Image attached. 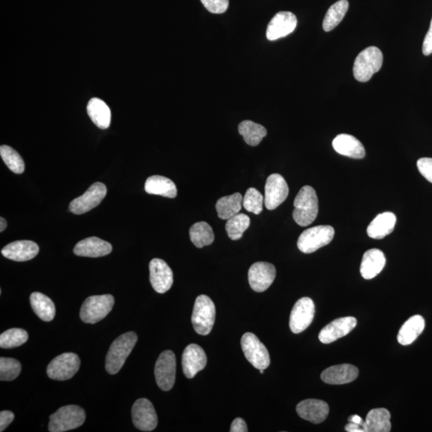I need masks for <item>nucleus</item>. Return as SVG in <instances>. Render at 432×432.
Instances as JSON below:
<instances>
[{
  "mask_svg": "<svg viewBox=\"0 0 432 432\" xmlns=\"http://www.w3.org/2000/svg\"><path fill=\"white\" fill-rule=\"evenodd\" d=\"M14 415L10 411H2L0 412V431H3L12 424Z\"/></svg>",
  "mask_w": 432,
  "mask_h": 432,
  "instance_id": "nucleus-43",
  "label": "nucleus"
},
{
  "mask_svg": "<svg viewBox=\"0 0 432 432\" xmlns=\"http://www.w3.org/2000/svg\"><path fill=\"white\" fill-rule=\"evenodd\" d=\"M208 11L213 14H223L229 7V0H200Z\"/></svg>",
  "mask_w": 432,
  "mask_h": 432,
  "instance_id": "nucleus-41",
  "label": "nucleus"
},
{
  "mask_svg": "<svg viewBox=\"0 0 432 432\" xmlns=\"http://www.w3.org/2000/svg\"><path fill=\"white\" fill-rule=\"evenodd\" d=\"M190 239L195 246L202 248L214 242L213 228L206 222H199L191 226L189 230Z\"/></svg>",
  "mask_w": 432,
  "mask_h": 432,
  "instance_id": "nucleus-34",
  "label": "nucleus"
},
{
  "mask_svg": "<svg viewBox=\"0 0 432 432\" xmlns=\"http://www.w3.org/2000/svg\"><path fill=\"white\" fill-rule=\"evenodd\" d=\"M345 430L348 432H368L367 427L349 422L345 426Z\"/></svg>",
  "mask_w": 432,
  "mask_h": 432,
  "instance_id": "nucleus-46",
  "label": "nucleus"
},
{
  "mask_svg": "<svg viewBox=\"0 0 432 432\" xmlns=\"http://www.w3.org/2000/svg\"><path fill=\"white\" fill-rule=\"evenodd\" d=\"M80 367V359L75 353L67 352L53 359L47 368L48 377L64 381L75 376Z\"/></svg>",
  "mask_w": 432,
  "mask_h": 432,
  "instance_id": "nucleus-9",
  "label": "nucleus"
},
{
  "mask_svg": "<svg viewBox=\"0 0 432 432\" xmlns=\"http://www.w3.org/2000/svg\"><path fill=\"white\" fill-rule=\"evenodd\" d=\"M215 320V306L213 301L205 295L197 297L191 316V323L196 333L208 335L213 328Z\"/></svg>",
  "mask_w": 432,
  "mask_h": 432,
  "instance_id": "nucleus-5",
  "label": "nucleus"
},
{
  "mask_svg": "<svg viewBox=\"0 0 432 432\" xmlns=\"http://www.w3.org/2000/svg\"><path fill=\"white\" fill-rule=\"evenodd\" d=\"M315 316V304L309 297L301 298L293 307L289 325L293 333L299 334L311 324Z\"/></svg>",
  "mask_w": 432,
  "mask_h": 432,
  "instance_id": "nucleus-11",
  "label": "nucleus"
},
{
  "mask_svg": "<svg viewBox=\"0 0 432 432\" xmlns=\"http://www.w3.org/2000/svg\"><path fill=\"white\" fill-rule=\"evenodd\" d=\"M297 26V18L290 12H280L268 23L267 38L274 41L290 35Z\"/></svg>",
  "mask_w": 432,
  "mask_h": 432,
  "instance_id": "nucleus-16",
  "label": "nucleus"
},
{
  "mask_svg": "<svg viewBox=\"0 0 432 432\" xmlns=\"http://www.w3.org/2000/svg\"><path fill=\"white\" fill-rule=\"evenodd\" d=\"M417 167L420 174L432 184V158H420L417 161Z\"/></svg>",
  "mask_w": 432,
  "mask_h": 432,
  "instance_id": "nucleus-42",
  "label": "nucleus"
},
{
  "mask_svg": "<svg viewBox=\"0 0 432 432\" xmlns=\"http://www.w3.org/2000/svg\"><path fill=\"white\" fill-rule=\"evenodd\" d=\"M383 56L376 47H369L357 56L353 66V74L355 80L365 83L372 79L381 69Z\"/></svg>",
  "mask_w": 432,
  "mask_h": 432,
  "instance_id": "nucleus-3",
  "label": "nucleus"
},
{
  "mask_svg": "<svg viewBox=\"0 0 432 432\" xmlns=\"http://www.w3.org/2000/svg\"><path fill=\"white\" fill-rule=\"evenodd\" d=\"M0 222H1V223H0V225H1V227H0V232H3V230L5 229H6V228H7V225H8L7 221H6V219H5L3 217H1V218H0Z\"/></svg>",
  "mask_w": 432,
  "mask_h": 432,
  "instance_id": "nucleus-48",
  "label": "nucleus"
},
{
  "mask_svg": "<svg viewBox=\"0 0 432 432\" xmlns=\"http://www.w3.org/2000/svg\"><path fill=\"white\" fill-rule=\"evenodd\" d=\"M349 8L348 0H339L331 6L323 22V28L325 32L333 31L343 21Z\"/></svg>",
  "mask_w": 432,
  "mask_h": 432,
  "instance_id": "nucleus-35",
  "label": "nucleus"
},
{
  "mask_svg": "<svg viewBox=\"0 0 432 432\" xmlns=\"http://www.w3.org/2000/svg\"><path fill=\"white\" fill-rule=\"evenodd\" d=\"M107 195V187L102 182H95L84 195L72 200L69 205L71 213L82 215L88 213L99 205Z\"/></svg>",
  "mask_w": 432,
  "mask_h": 432,
  "instance_id": "nucleus-12",
  "label": "nucleus"
},
{
  "mask_svg": "<svg viewBox=\"0 0 432 432\" xmlns=\"http://www.w3.org/2000/svg\"><path fill=\"white\" fill-rule=\"evenodd\" d=\"M149 270L154 290L160 294L170 290L173 285V272L165 261L160 259H153L149 264Z\"/></svg>",
  "mask_w": 432,
  "mask_h": 432,
  "instance_id": "nucleus-17",
  "label": "nucleus"
},
{
  "mask_svg": "<svg viewBox=\"0 0 432 432\" xmlns=\"http://www.w3.org/2000/svg\"><path fill=\"white\" fill-rule=\"evenodd\" d=\"M334 150L339 155L352 158H363L366 153L361 142L348 134H340L333 142Z\"/></svg>",
  "mask_w": 432,
  "mask_h": 432,
  "instance_id": "nucleus-25",
  "label": "nucleus"
},
{
  "mask_svg": "<svg viewBox=\"0 0 432 432\" xmlns=\"http://www.w3.org/2000/svg\"><path fill=\"white\" fill-rule=\"evenodd\" d=\"M348 422H355V424H358L363 426H366V422H365L361 417L358 415L350 416L348 418ZM368 429V427H367Z\"/></svg>",
  "mask_w": 432,
  "mask_h": 432,
  "instance_id": "nucleus-47",
  "label": "nucleus"
},
{
  "mask_svg": "<svg viewBox=\"0 0 432 432\" xmlns=\"http://www.w3.org/2000/svg\"><path fill=\"white\" fill-rule=\"evenodd\" d=\"M293 218L298 225L307 227L313 223L319 213V201L316 192L311 186L302 187L294 201Z\"/></svg>",
  "mask_w": 432,
  "mask_h": 432,
  "instance_id": "nucleus-1",
  "label": "nucleus"
},
{
  "mask_svg": "<svg viewBox=\"0 0 432 432\" xmlns=\"http://www.w3.org/2000/svg\"><path fill=\"white\" fill-rule=\"evenodd\" d=\"M176 374V359L174 352H163L156 363L155 376L158 387L167 392L174 386Z\"/></svg>",
  "mask_w": 432,
  "mask_h": 432,
  "instance_id": "nucleus-10",
  "label": "nucleus"
},
{
  "mask_svg": "<svg viewBox=\"0 0 432 432\" xmlns=\"http://www.w3.org/2000/svg\"><path fill=\"white\" fill-rule=\"evenodd\" d=\"M88 113L93 122L101 129H107L110 124L112 113L108 106L102 99L93 98L88 104Z\"/></svg>",
  "mask_w": 432,
  "mask_h": 432,
  "instance_id": "nucleus-29",
  "label": "nucleus"
},
{
  "mask_svg": "<svg viewBox=\"0 0 432 432\" xmlns=\"http://www.w3.org/2000/svg\"><path fill=\"white\" fill-rule=\"evenodd\" d=\"M243 200V197L239 192L218 200L215 208L219 217L222 219H228L238 214L242 208Z\"/></svg>",
  "mask_w": 432,
  "mask_h": 432,
  "instance_id": "nucleus-32",
  "label": "nucleus"
},
{
  "mask_svg": "<svg viewBox=\"0 0 432 432\" xmlns=\"http://www.w3.org/2000/svg\"><path fill=\"white\" fill-rule=\"evenodd\" d=\"M86 419L83 408L76 405L62 407L51 415L48 429L51 432H64L84 424Z\"/></svg>",
  "mask_w": 432,
  "mask_h": 432,
  "instance_id": "nucleus-4",
  "label": "nucleus"
},
{
  "mask_svg": "<svg viewBox=\"0 0 432 432\" xmlns=\"http://www.w3.org/2000/svg\"><path fill=\"white\" fill-rule=\"evenodd\" d=\"M263 202L264 197L261 192L251 187V189H248L243 197V205L249 213L259 215L263 211Z\"/></svg>",
  "mask_w": 432,
  "mask_h": 432,
  "instance_id": "nucleus-40",
  "label": "nucleus"
},
{
  "mask_svg": "<svg viewBox=\"0 0 432 432\" xmlns=\"http://www.w3.org/2000/svg\"><path fill=\"white\" fill-rule=\"evenodd\" d=\"M0 156H1L5 165L14 173L22 174L25 170V165H24L23 158L12 147L7 145L0 147Z\"/></svg>",
  "mask_w": 432,
  "mask_h": 432,
  "instance_id": "nucleus-38",
  "label": "nucleus"
},
{
  "mask_svg": "<svg viewBox=\"0 0 432 432\" xmlns=\"http://www.w3.org/2000/svg\"><path fill=\"white\" fill-rule=\"evenodd\" d=\"M28 339V334L21 328H12L0 335V348L10 349L19 347L25 344Z\"/></svg>",
  "mask_w": 432,
  "mask_h": 432,
  "instance_id": "nucleus-37",
  "label": "nucleus"
},
{
  "mask_svg": "<svg viewBox=\"0 0 432 432\" xmlns=\"http://www.w3.org/2000/svg\"><path fill=\"white\" fill-rule=\"evenodd\" d=\"M276 276V270L273 264L267 262L254 263L249 269V285L253 291L263 292L272 285Z\"/></svg>",
  "mask_w": 432,
  "mask_h": 432,
  "instance_id": "nucleus-15",
  "label": "nucleus"
},
{
  "mask_svg": "<svg viewBox=\"0 0 432 432\" xmlns=\"http://www.w3.org/2000/svg\"><path fill=\"white\" fill-rule=\"evenodd\" d=\"M134 427L142 431H152L158 424V416L155 407L147 398H139L134 402L132 410Z\"/></svg>",
  "mask_w": 432,
  "mask_h": 432,
  "instance_id": "nucleus-13",
  "label": "nucleus"
},
{
  "mask_svg": "<svg viewBox=\"0 0 432 432\" xmlns=\"http://www.w3.org/2000/svg\"><path fill=\"white\" fill-rule=\"evenodd\" d=\"M145 191L151 195H161L167 198H175L177 189L175 182L168 178L161 176H152L147 178Z\"/></svg>",
  "mask_w": 432,
  "mask_h": 432,
  "instance_id": "nucleus-28",
  "label": "nucleus"
},
{
  "mask_svg": "<svg viewBox=\"0 0 432 432\" xmlns=\"http://www.w3.org/2000/svg\"><path fill=\"white\" fill-rule=\"evenodd\" d=\"M296 411L302 419L318 424L328 418L329 406L323 400L309 398L298 403Z\"/></svg>",
  "mask_w": 432,
  "mask_h": 432,
  "instance_id": "nucleus-20",
  "label": "nucleus"
},
{
  "mask_svg": "<svg viewBox=\"0 0 432 432\" xmlns=\"http://www.w3.org/2000/svg\"><path fill=\"white\" fill-rule=\"evenodd\" d=\"M40 248L31 240H19L7 245L2 249L4 257L16 262H25L35 258Z\"/></svg>",
  "mask_w": 432,
  "mask_h": 432,
  "instance_id": "nucleus-21",
  "label": "nucleus"
},
{
  "mask_svg": "<svg viewBox=\"0 0 432 432\" xmlns=\"http://www.w3.org/2000/svg\"><path fill=\"white\" fill-rule=\"evenodd\" d=\"M289 194V187L285 178L280 174H272L267 178L265 185L264 204L267 210H275L281 205Z\"/></svg>",
  "mask_w": 432,
  "mask_h": 432,
  "instance_id": "nucleus-14",
  "label": "nucleus"
},
{
  "mask_svg": "<svg viewBox=\"0 0 432 432\" xmlns=\"http://www.w3.org/2000/svg\"><path fill=\"white\" fill-rule=\"evenodd\" d=\"M396 224V216L392 213L379 214L369 224L367 232L369 237L374 239H382L390 235Z\"/></svg>",
  "mask_w": 432,
  "mask_h": 432,
  "instance_id": "nucleus-26",
  "label": "nucleus"
},
{
  "mask_svg": "<svg viewBox=\"0 0 432 432\" xmlns=\"http://www.w3.org/2000/svg\"><path fill=\"white\" fill-rule=\"evenodd\" d=\"M357 320L355 317L348 316L336 319L321 330L319 339L321 343L329 344L348 335L355 326Z\"/></svg>",
  "mask_w": 432,
  "mask_h": 432,
  "instance_id": "nucleus-18",
  "label": "nucleus"
},
{
  "mask_svg": "<svg viewBox=\"0 0 432 432\" xmlns=\"http://www.w3.org/2000/svg\"><path fill=\"white\" fill-rule=\"evenodd\" d=\"M230 432H247L248 431L246 422L242 418H237L230 425Z\"/></svg>",
  "mask_w": 432,
  "mask_h": 432,
  "instance_id": "nucleus-45",
  "label": "nucleus"
},
{
  "mask_svg": "<svg viewBox=\"0 0 432 432\" xmlns=\"http://www.w3.org/2000/svg\"><path fill=\"white\" fill-rule=\"evenodd\" d=\"M30 302L32 309L38 318L45 322H50L55 318L56 306L49 297L40 292H33Z\"/></svg>",
  "mask_w": 432,
  "mask_h": 432,
  "instance_id": "nucleus-30",
  "label": "nucleus"
},
{
  "mask_svg": "<svg viewBox=\"0 0 432 432\" xmlns=\"http://www.w3.org/2000/svg\"><path fill=\"white\" fill-rule=\"evenodd\" d=\"M424 328L425 321L421 315L411 317L398 331V342L403 346L411 344L422 334Z\"/></svg>",
  "mask_w": 432,
  "mask_h": 432,
  "instance_id": "nucleus-27",
  "label": "nucleus"
},
{
  "mask_svg": "<svg viewBox=\"0 0 432 432\" xmlns=\"http://www.w3.org/2000/svg\"><path fill=\"white\" fill-rule=\"evenodd\" d=\"M391 414L386 408H376L366 417L368 432H389L392 429Z\"/></svg>",
  "mask_w": 432,
  "mask_h": 432,
  "instance_id": "nucleus-31",
  "label": "nucleus"
},
{
  "mask_svg": "<svg viewBox=\"0 0 432 432\" xmlns=\"http://www.w3.org/2000/svg\"><path fill=\"white\" fill-rule=\"evenodd\" d=\"M76 256L97 258L108 256L112 252V244L98 237H89L81 240L73 250Z\"/></svg>",
  "mask_w": 432,
  "mask_h": 432,
  "instance_id": "nucleus-23",
  "label": "nucleus"
},
{
  "mask_svg": "<svg viewBox=\"0 0 432 432\" xmlns=\"http://www.w3.org/2000/svg\"><path fill=\"white\" fill-rule=\"evenodd\" d=\"M422 53L424 56H429L432 53V19L429 30L424 38V43H422Z\"/></svg>",
  "mask_w": 432,
  "mask_h": 432,
  "instance_id": "nucleus-44",
  "label": "nucleus"
},
{
  "mask_svg": "<svg viewBox=\"0 0 432 432\" xmlns=\"http://www.w3.org/2000/svg\"><path fill=\"white\" fill-rule=\"evenodd\" d=\"M251 223V219L247 215L238 213L228 219L226 224V230L228 237L232 240H239L243 237V234L246 230Z\"/></svg>",
  "mask_w": 432,
  "mask_h": 432,
  "instance_id": "nucleus-36",
  "label": "nucleus"
},
{
  "mask_svg": "<svg viewBox=\"0 0 432 432\" xmlns=\"http://www.w3.org/2000/svg\"><path fill=\"white\" fill-rule=\"evenodd\" d=\"M138 336L133 331L124 333L110 345L107 357H106L105 368L110 374H117L126 362L129 355L136 346Z\"/></svg>",
  "mask_w": 432,
  "mask_h": 432,
  "instance_id": "nucleus-2",
  "label": "nucleus"
},
{
  "mask_svg": "<svg viewBox=\"0 0 432 432\" xmlns=\"http://www.w3.org/2000/svg\"><path fill=\"white\" fill-rule=\"evenodd\" d=\"M359 376V370L352 364H339L324 370L321 374V379L324 383L333 385L352 383Z\"/></svg>",
  "mask_w": 432,
  "mask_h": 432,
  "instance_id": "nucleus-22",
  "label": "nucleus"
},
{
  "mask_svg": "<svg viewBox=\"0 0 432 432\" xmlns=\"http://www.w3.org/2000/svg\"><path fill=\"white\" fill-rule=\"evenodd\" d=\"M239 132L243 137L244 141L252 147L259 145L267 134L265 128L261 124L251 121V120H244L240 123Z\"/></svg>",
  "mask_w": 432,
  "mask_h": 432,
  "instance_id": "nucleus-33",
  "label": "nucleus"
},
{
  "mask_svg": "<svg viewBox=\"0 0 432 432\" xmlns=\"http://www.w3.org/2000/svg\"><path fill=\"white\" fill-rule=\"evenodd\" d=\"M386 264V258L381 250L370 249L364 253L360 273L365 280H372L383 271Z\"/></svg>",
  "mask_w": 432,
  "mask_h": 432,
  "instance_id": "nucleus-24",
  "label": "nucleus"
},
{
  "mask_svg": "<svg viewBox=\"0 0 432 432\" xmlns=\"http://www.w3.org/2000/svg\"><path fill=\"white\" fill-rule=\"evenodd\" d=\"M206 355L203 348L197 344H189L182 355V367L185 376L194 378L206 365Z\"/></svg>",
  "mask_w": 432,
  "mask_h": 432,
  "instance_id": "nucleus-19",
  "label": "nucleus"
},
{
  "mask_svg": "<svg viewBox=\"0 0 432 432\" xmlns=\"http://www.w3.org/2000/svg\"><path fill=\"white\" fill-rule=\"evenodd\" d=\"M241 346L245 357L254 368L265 370L270 365V355L265 346L256 335L245 333L241 339Z\"/></svg>",
  "mask_w": 432,
  "mask_h": 432,
  "instance_id": "nucleus-8",
  "label": "nucleus"
},
{
  "mask_svg": "<svg viewBox=\"0 0 432 432\" xmlns=\"http://www.w3.org/2000/svg\"><path fill=\"white\" fill-rule=\"evenodd\" d=\"M334 235L335 230L331 226H316L305 230L300 235L297 246L302 253H313L333 241Z\"/></svg>",
  "mask_w": 432,
  "mask_h": 432,
  "instance_id": "nucleus-6",
  "label": "nucleus"
},
{
  "mask_svg": "<svg viewBox=\"0 0 432 432\" xmlns=\"http://www.w3.org/2000/svg\"><path fill=\"white\" fill-rule=\"evenodd\" d=\"M21 372V364L12 358H0V379L1 381H12Z\"/></svg>",
  "mask_w": 432,
  "mask_h": 432,
  "instance_id": "nucleus-39",
  "label": "nucleus"
},
{
  "mask_svg": "<svg viewBox=\"0 0 432 432\" xmlns=\"http://www.w3.org/2000/svg\"><path fill=\"white\" fill-rule=\"evenodd\" d=\"M115 299L112 295L90 296L80 310V319L86 324H94L104 320L112 310Z\"/></svg>",
  "mask_w": 432,
  "mask_h": 432,
  "instance_id": "nucleus-7",
  "label": "nucleus"
}]
</instances>
